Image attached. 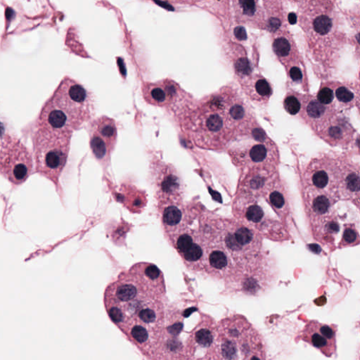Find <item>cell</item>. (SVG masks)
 <instances>
[{"mask_svg":"<svg viewBox=\"0 0 360 360\" xmlns=\"http://www.w3.org/2000/svg\"><path fill=\"white\" fill-rule=\"evenodd\" d=\"M182 126L195 146L207 150L222 149L240 136L228 118L226 91L209 96L187 112Z\"/></svg>","mask_w":360,"mask_h":360,"instance_id":"obj_1","label":"cell"},{"mask_svg":"<svg viewBox=\"0 0 360 360\" xmlns=\"http://www.w3.org/2000/svg\"><path fill=\"white\" fill-rule=\"evenodd\" d=\"M94 114L92 94L75 80L65 77L43 107L37 126L74 133Z\"/></svg>","mask_w":360,"mask_h":360,"instance_id":"obj_2","label":"cell"},{"mask_svg":"<svg viewBox=\"0 0 360 360\" xmlns=\"http://www.w3.org/2000/svg\"><path fill=\"white\" fill-rule=\"evenodd\" d=\"M215 359H264L266 351L263 338L242 315L221 320L217 326L214 349Z\"/></svg>","mask_w":360,"mask_h":360,"instance_id":"obj_3","label":"cell"},{"mask_svg":"<svg viewBox=\"0 0 360 360\" xmlns=\"http://www.w3.org/2000/svg\"><path fill=\"white\" fill-rule=\"evenodd\" d=\"M73 133L37 126L34 138L36 172L59 186L67 165Z\"/></svg>","mask_w":360,"mask_h":360,"instance_id":"obj_4","label":"cell"},{"mask_svg":"<svg viewBox=\"0 0 360 360\" xmlns=\"http://www.w3.org/2000/svg\"><path fill=\"white\" fill-rule=\"evenodd\" d=\"M218 226L222 245L236 265L244 268L260 258L262 238L253 228L229 219L219 220Z\"/></svg>","mask_w":360,"mask_h":360,"instance_id":"obj_5","label":"cell"},{"mask_svg":"<svg viewBox=\"0 0 360 360\" xmlns=\"http://www.w3.org/2000/svg\"><path fill=\"white\" fill-rule=\"evenodd\" d=\"M249 136L248 142L230 150L235 165L247 170L261 167L277 171L279 161L277 145L260 127H254Z\"/></svg>","mask_w":360,"mask_h":360,"instance_id":"obj_6","label":"cell"},{"mask_svg":"<svg viewBox=\"0 0 360 360\" xmlns=\"http://www.w3.org/2000/svg\"><path fill=\"white\" fill-rule=\"evenodd\" d=\"M32 170L30 151L17 138L6 132L0 138V174L14 185L25 182Z\"/></svg>","mask_w":360,"mask_h":360,"instance_id":"obj_7","label":"cell"},{"mask_svg":"<svg viewBox=\"0 0 360 360\" xmlns=\"http://www.w3.org/2000/svg\"><path fill=\"white\" fill-rule=\"evenodd\" d=\"M339 171L337 158L329 154L316 157L310 160L305 170L304 188L328 191L339 198Z\"/></svg>","mask_w":360,"mask_h":360,"instance_id":"obj_8","label":"cell"},{"mask_svg":"<svg viewBox=\"0 0 360 360\" xmlns=\"http://www.w3.org/2000/svg\"><path fill=\"white\" fill-rule=\"evenodd\" d=\"M142 92L144 100L150 105L171 109L174 112L178 110L182 112L183 108L185 114L189 112L187 105L189 100V94L172 80L167 78L153 83H145Z\"/></svg>","mask_w":360,"mask_h":360,"instance_id":"obj_9","label":"cell"},{"mask_svg":"<svg viewBox=\"0 0 360 360\" xmlns=\"http://www.w3.org/2000/svg\"><path fill=\"white\" fill-rule=\"evenodd\" d=\"M118 136L116 121L107 116L93 120L89 127V144L95 158L107 165L111 158Z\"/></svg>","mask_w":360,"mask_h":360,"instance_id":"obj_10","label":"cell"},{"mask_svg":"<svg viewBox=\"0 0 360 360\" xmlns=\"http://www.w3.org/2000/svg\"><path fill=\"white\" fill-rule=\"evenodd\" d=\"M257 199L253 196L242 193H238L237 198L234 204V213L239 220L251 226L259 233H265L272 228L280 231L282 228V223L274 222L267 218L263 207L257 203Z\"/></svg>","mask_w":360,"mask_h":360,"instance_id":"obj_11","label":"cell"},{"mask_svg":"<svg viewBox=\"0 0 360 360\" xmlns=\"http://www.w3.org/2000/svg\"><path fill=\"white\" fill-rule=\"evenodd\" d=\"M337 332L335 325L309 321L301 332V340L318 349L326 357H331L337 353Z\"/></svg>","mask_w":360,"mask_h":360,"instance_id":"obj_12","label":"cell"},{"mask_svg":"<svg viewBox=\"0 0 360 360\" xmlns=\"http://www.w3.org/2000/svg\"><path fill=\"white\" fill-rule=\"evenodd\" d=\"M306 211L314 229L325 218L333 214V208L339 198L328 191L304 189Z\"/></svg>","mask_w":360,"mask_h":360,"instance_id":"obj_13","label":"cell"},{"mask_svg":"<svg viewBox=\"0 0 360 360\" xmlns=\"http://www.w3.org/2000/svg\"><path fill=\"white\" fill-rule=\"evenodd\" d=\"M156 172L154 182L160 205L170 202L181 203L183 184L175 169L163 163L158 167Z\"/></svg>","mask_w":360,"mask_h":360,"instance_id":"obj_14","label":"cell"},{"mask_svg":"<svg viewBox=\"0 0 360 360\" xmlns=\"http://www.w3.org/2000/svg\"><path fill=\"white\" fill-rule=\"evenodd\" d=\"M337 158L340 169L337 189L339 198L351 201L358 207L360 189L359 165L343 156Z\"/></svg>","mask_w":360,"mask_h":360,"instance_id":"obj_15","label":"cell"},{"mask_svg":"<svg viewBox=\"0 0 360 360\" xmlns=\"http://www.w3.org/2000/svg\"><path fill=\"white\" fill-rule=\"evenodd\" d=\"M355 129L349 120L338 114L325 123L315 134L332 146H346L352 141Z\"/></svg>","mask_w":360,"mask_h":360,"instance_id":"obj_16","label":"cell"},{"mask_svg":"<svg viewBox=\"0 0 360 360\" xmlns=\"http://www.w3.org/2000/svg\"><path fill=\"white\" fill-rule=\"evenodd\" d=\"M301 103L302 106L299 115L315 133L339 112L335 107L322 105L316 97L310 94H301Z\"/></svg>","mask_w":360,"mask_h":360,"instance_id":"obj_17","label":"cell"},{"mask_svg":"<svg viewBox=\"0 0 360 360\" xmlns=\"http://www.w3.org/2000/svg\"><path fill=\"white\" fill-rule=\"evenodd\" d=\"M277 174V171L266 168L249 169L241 182L239 193L255 199L264 198Z\"/></svg>","mask_w":360,"mask_h":360,"instance_id":"obj_18","label":"cell"},{"mask_svg":"<svg viewBox=\"0 0 360 360\" xmlns=\"http://www.w3.org/2000/svg\"><path fill=\"white\" fill-rule=\"evenodd\" d=\"M206 320L202 321L195 327L192 335L191 343L194 346L191 349L207 350L206 359H214V349L217 336V326L210 317H205Z\"/></svg>","mask_w":360,"mask_h":360,"instance_id":"obj_19","label":"cell"},{"mask_svg":"<svg viewBox=\"0 0 360 360\" xmlns=\"http://www.w3.org/2000/svg\"><path fill=\"white\" fill-rule=\"evenodd\" d=\"M220 244L207 251L205 254L206 265L209 273L215 277L222 278L231 273V258L226 252L220 237Z\"/></svg>","mask_w":360,"mask_h":360,"instance_id":"obj_20","label":"cell"},{"mask_svg":"<svg viewBox=\"0 0 360 360\" xmlns=\"http://www.w3.org/2000/svg\"><path fill=\"white\" fill-rule=\"evenodd\" d=\"M280 220H285L289 211L285 185L277 174L264 196Z\"/></svg>","mask_w":360,"mask_h":360,"instance_id":"obj_21","label":"cell"},{"mask_svg":"<svg viewBox=\"0 0 360 360\" xmlns=\"http://www.w3.org/2000/svg\"><path fill=\"white\" fill-rule=\"evenodd\" d=\"M243 88L249 99L258 105H267L273 94L271 83L262 76H257L243 85Z\"/></svg>","mask_w":360,"mask_h":360,"instance_id":"obj_22","label":"cell"},{"mask_svg":"<svg viewBox=\"0 0 360 360\" xmlns=\"http://www.w3.org/2000/svg\"><path fill=\"white\" fill-rule=\"evenodd\" d=\"M334 106L337 111L349 110L359 103V90L346 84L332 83Z\"/></svg>","mask_w":360,"mask_h":360,"instance_id":"obj_23","label":"cell"},{"mask_svg":"<svg viewBox=\"0 0 360 360\" xmlns=\"http://www.w3.org/2000/svg\"><path fill=\"white\" fill-rule=\"evenodd\" d=\"M180 204L181 203L176 202L160 204L161 207L165 206L162 212V220L167 228H176L183 220V209Z\"/></svg>","mask_w":360,"mask_h":360,"instance_id":"obj_24","label":"cell"},{"mask_svg":"<svg viewBox=\"0 0 360 360\" xmlns=\"http://www.w3.org/2000/svg\"><path fill=\"white\" fill-rule=\"evenodd\" d=\"M285 111L290 116H297L301 109V94L291 92L286 94L283 102Z\"/></svg>","mask_w":360,"mask_h":360,"instance_id":"obj_25","label":"cell"},{"mask_svg":"<svg viewBox=\"0 0 360 360\" xmlns=\"http://www.w3.org/2000/svg\"><path fill=\"white\" fill-rule=\"evenodd\" d=\"M199 243L200 242H198V237H195L193 233L184 231L178 235L176 247L182 256L188 250Z\"/></svg>","mask_w":360,"mask_h":360,"instance_id":"obj_26","label":"cell"},{"mask_svg":"<svg viewBox=\"0 0 360 360\" xmlns=\"http://www.w3.org/2000/svg\"><path fill=\"white\" fill-rule=\"evenodd\" d=\"M316 99L322 105L334 106V92L332 83H323L316 95Z\"/></svg>","mask_w":360,"mask_h":360,"instance_id":"obj_27","label":"cell"},{"mask_svg":"<svg viewBox=\"0 0 360 360\" xmlns=\"http://www.w3.org/2000/svg\"><path fill=\"white\" fill-rule=\"evenodd\" d=\"M359 242V233L354 225H346L339 244V248H346L357 245Z\"/></svg>","mask_w":360,"mask_h":360,"instance_id":"obj_28","label":"cell"},{"mask_svg":"<svg viewBox=\"0 0 360 360\" xmlns=\"http://www.w3.org/2000/svg\"><path fill=\"white\" fill-rule=\"evenodd\" d=\"M332 19L326 15H321L317 17L313 23V27L317 34L321 36L328 34L332 28Z\"/></svg>","mask_w":360,"mask_h":360,"instance_id":"obj_29","label":"cell"},{"mask_svg":"<svg viewBox=\"0 0 360 360\" xmlns=\"http://www.w3.org/2000/svg\"><path fill=\"white\" fill-rule=\"evenodd\" d=\"M273 50L277 56L286 58L291 51V45L286 39L281 37L275 40Z\"/></svg>","mask_w":360,"mask_h":360,"instance_id":"obj_30","label":"cell"},{"mask_svg":"<svg viewBox=\"0 0 360 360\" xmlns=\"http://www.w3.org/2000/svg\"><path fill=\"white\" fill-rule=\"evenodd\" d=\"M235 69L237 74L242 77L248 76L252 72L251 64L246 57H242L237 60Z\"/></svg>","mask_w":360,"mask_h":360,"instance_id":"obj_31","label":"cell"},{"mask_svg":"<svg viewBox=\"0 0 360 360\" xmlns=\"http://www.w3.org/2000/svg\"><path fill=\"white\" fill-rule=\"evenodd\" d=\"M243 13L248 17H253L256 11L255 0H239Z\"/></svg>","mask_w":360,"mask_h":360,"instance_id":"obj_32","label":"cell"},{"mask_svg":"<svg viewBox=\"0 0 360 360\" xmlns=\"http://www.w3.org/2000/svg\"><path fill=\"white\" fill-rule=\"evenodd\" d=\"M288 76L294 83H302L304 81V74L302 70L294 65L288 70Z\"/></svg>","mask_w":360,"mask_h":360,"instance_id":"obj_33","label":"cell"},{"mask_svg":"<svg viewBox=\"0 0 360 360\" xmlns=\"http://www.w3.org/2000/svg\"><path fill=\"white\" fill-rule=\"evenodd\" d=\"M235 36L240 41H246L247 39L246 31L242 26L237 27L235 29Z\"/></svg>","mask_w":360,"mask_h":360,"instance_id":"obj_34","label":"cell"},{"mask_svg":"<svg viewBox=\"0 0 360 360\" xmlns=\"http://www.w3.org/2000/svg\"><path fill=\"white\" fill-rule=\"evenodd\" d=\"M281 26V21L277 18H271L268 22V28L271 31H275Z\"/></svg>","mask_w":360,"mask_h":360,"instance_id":"obj_35","label":"cell"},{"mask_svg":"<svg viewBox=\"0 0 360 360\" xmlns=\"http://www.w3.org/2000/svg\"><path fill=\"white\" fill-rule=\"evenodd\" d=\"M288 19L289 23L291 25L296 24L297 22V17L294 13L289 14Z\"/></svg>","mask_w":360,"mask_h":360,"instance_id":"obj_36","label":"cell"}]
</instances>
